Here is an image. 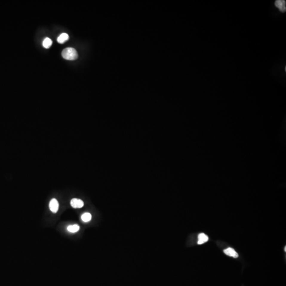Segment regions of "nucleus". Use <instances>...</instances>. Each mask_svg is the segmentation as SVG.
I'll return each instance as SVG.
<instances>
[{
  "mask_svg": "<svg viewBox=\"0 0 286 286\" xmlns=\"http://www.w3.org/2000/svg\"><path fill=\"white\" fill-rule=\"evenodd\" d=\"M61 55L64 59L70 61H74L78 58V52L73 48H66L64 49Z\"/></svg>",
  "mask_w": 286,
  "mask_h": 286,
  "instance_id": "f257e3e1",
  "label": "nucleus"
},
{
  "mask_svg": "<svg viewBox=\"0 0 286 286\" xmlns=\"http://www.w3.org/2000/svg\"><path fill=\"white\" fill-rule=\"evenodd\" d=\"M49 209L53 213H56L59 210V203L56 199H52L49 202Z\"/></svg>",
  "mask_w": 286,
  "mask_h": 286,
  "instance_id": "f03ea898",
  "label": "nucleus"
},
{
  "mask_svg": "<svg viewBox=\"0 0 286 286\" xmlns=\"http://www.w3.org/2000/svg\"><path fill=\"white\" fill-rule=\"evenodd\" d=\"M70 205L74 208H81L84 206V202L80 199L73 198L70 201Z\"/></svg>",
  "mask_w": 286,
  "mask_h": 286,
  "instance_id": "7ed1b4c3",
  "label": "nucleus"
},
{
  "mask_svg": "<svg viewBox=\"0 0 286 286\" xmlns=\"http://www.w3.org/2000/svg\"><path fill=\"white\" fill-rule=\"evenodd\" d=\"M274 4L280 12L282 13L286 12V1L285 0H277L274 3Z\"/></svg>",
  "mask_w": 286,
  "mask_h": 286,
  "instance_id": "20e7f679",
  "label": "nucleus"
},
{
  "mask_svg": "<svg viewBox=\"0 0 286 286\" xmlns=\"http://www.w3.org/2000/svg\"><path fill=\"white\" fill-rule=\"evenodd\" d=\"M224 252L226 255L230 256L233 258H237L239 257V254L237 252L235 251L234 249H232L231 247H228L227 249H225L224 251Z\"/></svg>",
  "mask_w": 286,
  "mask_h": 286,
  "instance_id": "39448f33",
  "label": "nucleus"
},
{
  "mask_svg": "<svg viewBox=\"0 0 286 286\" xmlns=\"http://www.w3.org/2000/svg\"><path fill=\"white\" fill-rule=\"evenodd\" d=\"M208 236L204 233H201L198 235V244L200 245L206 243L208 241Z\"/></svg>",
  "mask_w": 286,
  "mask_h": 286,
  "instance_id": "423d86ee",
  "label": "nucleus"
},
{
  "mask_svg": "<svg viewBox=\"0 0 286 286\" xmlns=\"http://www.w3.org/2000/svg\"><path fill=\"white\" fill-rule=\"evenodd\" d=\"M69 39V36H68V34L66 33H61V35L59 36L58 38H57V41L59 44H64V42H66V41H67Z\"/></svg>",
  "mask_w": 286,
  "mask_h": 286,
  "instance_id": "0eeeda50",
  "label": "nucleus"
},
{
  "mask_svg": "<svg viewBox=\"0 0 286 286\" xmlns=\"http://www.w3.org/2000/svg\"><path fill=\"white\" fill-rule=\"evenodd\" d=\"M80 230V226L78 225L75 224L73 225H70L67 227L68 232L70 233H76Z\"/></svg>",
  "mask_w": 286,
  "mask_h": 286,
  "instance_id": "6e6552de",
  "label": "nucleus"
},
{
  "mask_svg": "<svg viewBox=\"0 0 286 286\" xmlns=\"http://www.w3.org/2000/svg\"><path fill=\"white\" fill-rule=\"evenodd\" d=\"M81 219L84 222H85V223L89 222L91 220L92 215H91V213H83L82 215V216H81Z\"/></svg>",
  "mask_w": 286,
  "mask_h": 286,
  "instance_id": "1a4fd4ad",
  "label": "nucleus"
},
{
  "mask_svg": "<svg viewBox=\"0 0 286 286\" xmlns=\"http://www.w3.org/2000/svg\"><path fill=\"white\" fill-rule=\"evenodd\" d=\"M52 43H53L52 40L50 38H46L44 40L42 45H43V46L44 48H46V49H48L52 46Z\"/></svg>",
  "mask_w": 286,
  "mask_h": 286,
  "instance_id": "9d476101",
  "label": "nucleus"
},
{
  "mask_svg": "<svg viewBox=\"0 0 286 286\" xmlns=\"http://www.w3.org/2000/svg\"><path fill=\"white\" fill-rule=\"evenodd\" d=\"M285 252H286V246H285Z\"/></svg>",
  "mask_w": 286,
  "mask_h": 286,
  "instance_id": "9b49d317",
  "label": "nucleus"
}]
</instances>
